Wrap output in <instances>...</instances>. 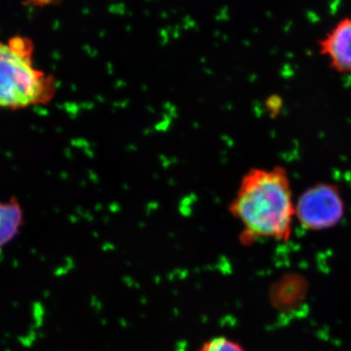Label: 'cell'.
Returning <instances> with one entry per match:
<instances>
[{"mask_svg":"<svg viewBox=\"0 0 351 351\" xmlns=\"http://www.w3.org/2000/svg\"><path fill=\"white\" fill-rule=\"evenodd\" d=\"M295 201L282 166L253 168L242 177L230 212L243 226L242 241H287L295 218Z\"/></svg>","mask_w":351,"mask_h":351,"instance_id":"cell-1","label":"cell"},{"mask_svg":"<svg viewBox=\"0 0 351 351\" xmlns=\"http://www.w3.org/2000/svg\"><path fill=\"white\" fill-rule=\"evenodd\" d=\"M55 93V78L34 66L29 39L0 41V108L17 110L44 105Z\"/></svg>","mask_w":351,"mask_h":351,"instance_id":"cell-2","label":"cell"},{"mask_svg":"<svg viewBox=\"0 0 351 351\" xmlns=\"http://www.w3.org/2000/svg\"><path fill=\"white\" fill-rule=\"evenodd\" d=\"M295 219L308 230H324L339 225L346 212L341 188L332 182H318L295 200Z\"/></svg>","mask_w":351,"mask_h":351,"instance_id":"cell-3","label":"cell"},{"mask_svg":"<svg viewBox=\"0 0 351 351\" xmlns=\"http://www.w3.org/2000/svg\"><path fill=\"white\" fill-rule=\"evenodd\" d=\"M319 54L339 75H351V14L339 20L318 41Z\"/></svg>","mask_w":351,"mask_h":351,"instance_id":"cell-4","label":"cell"},{"mask_svg":"<svg viewBox=\"0 0 351 351\" xmlns=\"http://www.w3.org/2000/svg\"><path fill=\"white\" fill-rule=\"evenodd\" d=\"M24 221V209L17 197L0 200V250L17 239Z\"/></svg>","mask_w":351,"mask_h":351,"instance_id":"cell-5","label":"cell"},{"mask_svg":"<svg viewBox=\"0 0 351 351\" xmlns=\"http://www.w3.org/2000/svg\"><path fill=\"white\" fill-rule=\"evenodd\" d=\"M304 292V282L298 281L297 278H287L279 283L278 286L274 291V302L276 304H282V306H288L294 301L291 295L293 294L302 297V293Z\"/></svg>","mask_w":351,"mask_h":351,"instance_id":"cell-6","label":"cell"},{"mask_svg":"<svg viewBox=\"0 0 351 351\" xmlns=\"http://www.w3.org/2000/svg\"><path fill=\"white\" fill-rule=\"evenodd\" d=\"M198 351H244V350L239 343H235L232 339L219 337V338L208 341Z\"/></svg>","mask_w":351,"mask_h":351,"instance_id":"cell-7","label":"cell"}]
</instances>
